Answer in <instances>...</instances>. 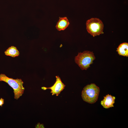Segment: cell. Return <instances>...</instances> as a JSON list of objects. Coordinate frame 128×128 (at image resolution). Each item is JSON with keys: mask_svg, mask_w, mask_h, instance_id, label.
Returning <instances> with one entry per match:
<instances>
[{"mask_svg": "<svg viewBox=\"0 0 128 128\" xmlns=\"http://www.w3.org/2000/svg\"><path fill=\"white\" fill-rule=\"evenodd\" d=\"M4 103V100L1 98L0 99V106L2 107Z\"/></svg>", "mask_w": 128, "mask_h": 128, "instance_id": "10", "label": "cell"}, {"mask_svg": "<svg viewBox=\"0 0 128 128\" xmlns=\"http://www.w3.org/2000/svg\"><path fill=\"white\" fill-rule=\"evenodd\" d=\"M5 55L13 57L18 56L19 52L17 48L14 46H11L8 48L5 52Z\"/></svg>", "mask_w": 128, "mask_h": 128, "instance_id": "9", "label": "cell"}, {"mask_svg": "<svg viewBox=\"0 0 128 128\" xmlns=\"http://www.w3.org/2000/svg\"><path fill=\"white\" fill-rule=\"evenodd\" d=\"M100 91L99 88L95 84L88 85L82 91V98L84 101L90 104H93L97 101Z\"/></svg>", "mask_w": 128, "mask_h": 128, "instance_id": "2", "label": "cell"}, {"mask_svg": "<svg viewBox=\"0 0 128 128\" xmlns=\"http://www.w3.org/2000/svg\"><path fill=\"white\" fill-rule=\"evenodd\" d=\"M86 25L87 32L93 37L104 33L103 23L99 18H92L88 20Z\"/></svg>", "mask_w": 128, "mask_h": 128, "instance_id": "4", "label": "cell"}, {"mask_svg": "<svg viewBox=\"0 0 128 128\" xmlns=\"http://www.w3.org/2000/svg\"><path fill=\"white\" fill-rule=\"evenodd\" d=\"M116 51L119 55L128 57V43L124 42L120 44L117 48Z\"/></svg>", "mask_w": 128, "mask_h": 128, "instance_id": "8", "label": "cell"}, {"mask_svg": "<svg viewBox=\"0 0 128 128\" xmlns=\"http://www.w3.org/2000/svg\"><path fill=\"white\" fill-rule=\"evenodd\" d=\"M95 59L93 52L84 51L82 53H78L75 57V61L82 70H86Z\"/></svg>", "mask_w": 128, "mask_h": 128, "instance_id": "3", "label": "cell"}, {"mask_svg": "<svg viewBox=\"0 0 128 128\" xmlns=\"http://www.w3.org/2000/svg\"><path fill=\"white\" fill-rule=\"evenodd\" d=\"M69 24V21L66 17H60L55 27L59 31L63 30L68 26Z\"/></svg>", "mask_w": 128, "mask_h": 128, "instance_id": "7", "label": "cell"}, {"mask_svg": "<svg viewBox=\"0 0 128 128\" xmlns=\"http://www.w3.org/2000/svg\"><path fill=\"white\" fill-rule=\"evenodd\" d=\"M115 99L114 96L108 94L104 97V99L101 102V105L104 108L106 109L113 107Z\"/></svg>", "mask_w": 128, "mask_h": 128, "instance_id": "6", "label": "cell"}, {"mask_svg": "<svg viewBox=\"0 0 128 128\" xmlns=\"http://www.w3.org/2000/svg\"><path fill=\"white\" fill-rule=\"evenodd\" d=\"M56 78L55 82L52 86L49 87H42L41 89L43 90H46L47 89H50L51 90L50 93H52V95L56 94V96H58L60 92L64 89L65 85L62 82L58 76H56Z\"/></svg>", "mask_w": 128, "mask_h": 128, "instance_id": "5", "label": "cell"}, {"mask_svg": "<svg viewBox=\"0 0 128 128\" xmlns=\"http://www.w3.org/2000/svg\"><path fill=\"white\" fill-rule=\"evenodd\" d=\"M0 81L6 82L12 88L15 99L18 100L23 93L25 88L23 85V82L21 79H14L9 78L4 74H1Z\"/></svg>", "mask_w": 128, "mask_h": 128, "instance_id": "1", "label": "cell"}]
</instances>
